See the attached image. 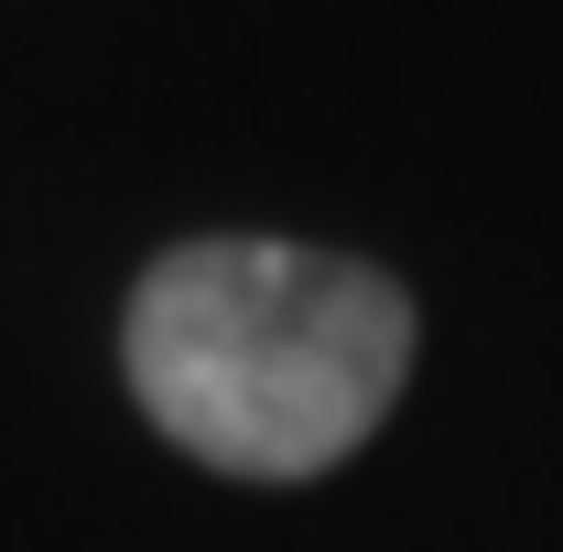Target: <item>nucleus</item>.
Returning <instances> with one entry per match:
<instances>
[{
	"label": "nucleus",
	"mask_w": 563,
	"mask_h": 552,
	"mask_svg": "<svg viewBox=\"0 0 563 552\" xmlns=\"http://www.w3.org/2000/svg\"><path fill=\"white\" fill-rule=\"evenodd\" d=\"M120 368L196 466L292 487L390 422L412 379V292L303 239H185L141 272Z\"/></svg>",
	"instance_id": "f257e3e1"
}]
</instances>
